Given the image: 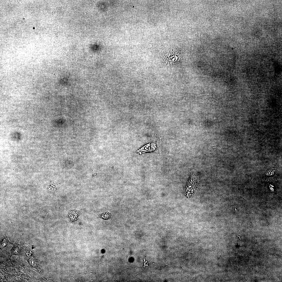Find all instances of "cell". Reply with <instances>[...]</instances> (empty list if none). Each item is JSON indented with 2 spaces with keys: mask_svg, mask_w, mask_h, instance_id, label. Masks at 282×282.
<instances>
[{
  "mask_svg": "<svg viewBox=\"0 0 282 282\" xmlns=\"http://www.w3.org/2000/svg\"><path fill=\"white\" fill-rule=\"evenodd\" d=\"M161 139L157 135L155 134L152 136L150 140L137 151L140 153L146 152H152L159 154L161 153L160 146Z\"/></svg>",
  "mask_w": 282,
  "mask_h": 282,
  "instance_id": "obj_1",
  "label": "cell"
},
{
  "mask_svg": "<svg viewBox=\"0 0 282 282\" xmlns=\"http://www.w3.org/2000/svg\"><path fill=\"white\" fill-rule=\"evenodd\" d=\"M25 248V246L24 242L21 240H17L11 250V254L19 256L23 255Z\"/></svg>",
  "mask_w": 282,
  "mask_h": 282,
  "instance_id": "obj_2",
  "label": "cell"
},
{
  "mask_svg": "<svg viewBox=\"0 0 282 282\" xmlns=\"http://www.w3.org/2000/svg\"><path fill=\"white\" fill-rule=\"evenodd\" d=\"M9 244L12 245L13 244L9 241L6 235H5L1 242V250L3 249L7 245Z\"/></svg>",
  "mask_w": 282,
  "mask_h": 282,
  "instance_id": "obj_3",
  "label": "cell"
},
{
  "mask_svg": "<svg viewBox=\"0 0 282 282\" xmlns=\"http://www.w3.org/2000/svg\"><path fill=\"white\" fill-rule=\"evenodd\" d=\"M79 215L78 212L75 210H72L69 212L68 216L72 220H76Z\"/></svg>",
  "mask_w": 282,
  "mask_h": 282,
  "instance_id": "obj_4",
  "label": "cell"
}]
</instances>
